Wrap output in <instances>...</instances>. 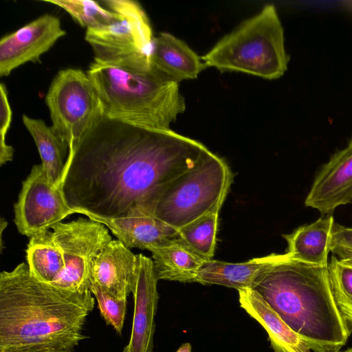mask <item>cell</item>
<instances>
[{"label": "cell", "instance_id": "8fae6325", "mask_svg": "<svg viewBox=\"0 0 352 352\" xmlns=\"http://www.w3.org/2000/svg\"><path fill=\"white\" fill-rule=\"evenodd\" d=\"M66 32L59 19L45 14L0 41V76H8L28 62H37Z\"/></svg>", "mask_w": 352, "mask_h": 352}, {"label": "cell", "instance_id": "6da1fadb", "mask_svg": "<svg viewBox=\"0 0 352 352\" xmlns=\"http://www.w3.org/2000/svg\"><path fill=\"white\" fill-rule=\"evenodd\" d=\"M210 151L170 129H144L103 116L68 153L61 190L75 213L124 218L145 210Z\"/></svg>", "mask_w": 352, "mask_h": 352}, {"label": "cell", "instance_id": "83f0119b", "mask_svg": "<svg viewBox=\"0 0 352 352\" xmlns=\"http://www.w3.org/2000/svg\"><path fill=\"white\" fill-rule=\"evenodd\" d=\"M331 252L338 259L352 257V228L334 223L331 239Z\"/></svg>", "mask_w": 352, "mask_h": 352}, {"label": "cell", "instance_id": "4dcf8cb0", "mask_svg": "<svg viewBox=\"0 0 352 352\" xmlns=\"http://www.w3.org/2000/svg\"><path fill=\"white\" fill-rule=\"evenodd\" d=\"M338 260L343 264L352 267V257Z\"/></svg>", "mask_w": 352, "mask_h": 352}, {"label": "cell", "instance_id": "2e32d148", "mask_svg": "<svg viewBox=\"0 0 352 352\" xmlns=\"http://www.w3.org/2000/svg\"><path fill=\"white\" fill-rule=\"evenodd\" d=\"M240 306L266 331L274 352H314L254 289H239Z\"/></svg>", "mask_w": 352, "mask_h": 352}, {"label": "cell", "instance_id": "9c48e42d", "mask_svg": "<svg viewBox=\"0 0 352 352\" xmlns=\"http://www.w3.org/2000/svg\"><path fill=\"white\" fill-rule=\"evenodd\" d=\"M61 250L65 269L54 283L58 287L78 291L89 287L93 261L112 240L102 223L79 218L51 228Z\"/></svg>", "mask_w": 352, "mask_h": 352}, {"label": "cell", "instance_id": "ffe728a7", "mask_svg": "<svg viewBox=\"0 0 352 352\" xmlns=\"http://www.w3.org/2000/svg\"><path fill=\"white\" fill-rule=\"evenodd\" d=\"M148 251L152 253L158 280L195 283L199 270L206 261L178 236Z\"/></svg>", "mask_w": 352, "mask_h": 352}, {"label": "cell", "instance_id": "d6986e66", "mask_svg": "<svg viewBox=\"0 0 352 352\" xmlns=\"http://www.w3.org/2000/svg\"><path fill=\"white\" fill-rule=\"evenodd\" d=\"M333 215H322L314 222L302 225L283 237L287 243L286 254L309 264L327 265L331 252Z\"/></svg>", "mask_w": 352, "mask_h": 352}, {"label": "cell", "instance_id": "cb8c5ba5", "mask_svg": "<svg viewBox=\"0 0 352 352\" xmlns=\"http://www.w3.org/2000/svg\"><path fill=\"white\" fill-rule=\"evenodd\" d=\"M333 294L347 328L352 333V267L332 255L327 264Z\"/></svg>", "mask_w": 352, "mask_h": 352}, {"label": "cell", "instance_id": "9a60e30c", "mask_svg": "<svg viewBox=\"0 0 352 352\" xmlns=\"http://www.w3.org/2000/svg\"><path fill=\"white\" fill-rule=\"evenodd\" d=\"M108 228L126 248L149 250L163 246L178 236V230L141 209L120 219L89 217Z\"/></svg>", "mask_w": 352, "mask_h": 352}, {"label": "cell", "instance_id": "30bf717a", "mask_svg": "<svg viewBox=\"0 0 352 352\" xmlns=\"http://www.w3.org/2000/svg\"><path fill=\"white\" fill-rule=\"evenodd\" d=\"M14 210L18 231L30 238L75 213L67 205L61 187L50 182L42 164L33 166L23 182Z\"/></svg>", "mask_w": 352, "mask_h": 352}, {"label": "cell", "instance_id": "44dd1931", "mask_svg": "<svg viewBox=\"0 0 352 352\" xmlns=\"http://www.w3.org/2000/svg\"><path fill=\"white\" fill-rule=\"evenodd\" d=\"M22 120L35 142L50 182L61 187L68 148L43 120L26 115L23 116Z\"/></svg>", "mask_w": 352, "mask_h": 352}, {"label": "cell", "instance_id": "f546056e", "mask_svg": "<svg viewBox=\"0 0 352 352\" xmlns=\"http://www.w3.org/2000/svg\"><path fill=\"white\" fill-rule=\"evenodd\" d=\"M192 346L189 342L182 344L175 352H191Z\"/></svg>", "mask_w": 352, "mask_h": 352}, {"label": "cell", "instance_id": "8992f818", "mask_svg": "<svg viewBox=\"0 0 352 352\" xmlns=\"http://www.w3.org/2000/svg\"><path fill=\"white\" fill-rule=\"evenodd\" d=\"M232 182L233 174L226 162L210 151L165 186L144 211L179 231L219 212Z\"/></svg>", "mask_w": 352, "mask_h": 352}, {"label": "cell", "instance_id": "5bb4252c", "mask_svg": "<svg viewBox=\"0 0 352 352\" xmlns=\"http://www.w3.org/2000/svg\"><path fill=\"white\" fill-rule=\"evenodd\" d=\"M138 266V255L119 240H111L93 261L89 280L118 298L127 299L135 286Z\"/></svg>", "mask_w": 352, "mask_h": 352}, {"label": "cell", "instance_id": "4316f807", "mask_svg": "<svg viewBox=\"0 0 352 352\" xmlns=\"http://www.w3.org/2000/svg\"><path fill=\"white\" fill-rule=\"evenodd\" d=\"M0 164L12 161L14 148L8 145L6 137L12 122V112L8 100L6 86L2 82L0 85Z\"/></svg>", "mask_w": 352, "mask_h": 352}, {"label": "cell", "instance_id": "484cf974", "mask_svg": "<svg viewBox=\"0 0 352 352\" xmlns=\"http://www.w3.org/2000/svg\"><path fill=\"white\" fill-rule=\"evenodd\" d=\"M89 287L107 324L111 325L118 335L122 336L127 310V299L113 296L91 280H89Z\"/></svg>", "mask_w": 352, "mask_h": 352}, {"label": "cell", "instance_id": "ac0fdd59", "mask_svg": "<svg viewBox=\"0 0 352 352\" xmlns=\"http://www.w3.org/2000/svg\"><path fill=\"white\" fill-rule=\"evenodd\" d=\"M280 256L271 254L239 263L206 261L199 270L195 283L219 285L236 290L252 288L255 280L275 264Z\"/></svg>", "mask_w": 352, "mask_h": 352}, {"label": "cell", "instance_id": "7402d4cb", "mask_svg": "<svg viewBox=\"0 0 352 352\" xmlns=\"http://www.w3.org/2000/svg\"><path fill=\"white\" fill-rule=\"evenodd\" d=\"M25 252L30 271L40 281L52 283L65 269L61 250L52 230L30 237Z\"/></svg>", "mask_w": 352, "mask_h": 352}, {"label": "cell", "instance_id": "4fadbf2b", "mask_svg": "<svg viewBox=\"0 0 352 352\" xmlns=\"http://www.w3.org/2000/svg\"><path fill=\"white\" fill-rule=\"evenodd\" d=\"M138 266L133 292L134 311L131 336L122 352H153L155 331V318L159 300V280L153 260L138 254Z\"/></svg>", "mask_w": 352, "mask_h": 352}, {"label": "cell", "instance_id": "e0dca14e", "mask_svg": "<svg viewBox=\"0 0 352 352\" xmlns=\"http://www.w3.org/2000/svg\"><path fill=\"white\" fill-rule=\"evenodd\" d=\"M151 61L154 69L178 83L196 78L207 67L201 56L168 32L153 38Z\"/></svg>", "mask_w": 352, "mask_h": 352}, {"label": "cell", "instance_id": "5b68a950", "mask_svg": "<svg viewBox=\"0 0 352 352\" xmlns=\"http://www.w3.org/2000/svg\"><path fill=\"white\" fill-rule=\"evenodd\" d=\"M289 58L284 30L272 4L265 6L201 56L207 67L222 72H242L267 80L283 76Z\"/></svg>", "mask_w": 352, "mask_h": 352}, {"label": "cell", "instance_id": "f1b7e54d", "mask_svg": "<svg viewBox=\"0 0 352 352\" xmlns=\"http://www.w3.org/2000/svg\"><path fill=\"white\" fill-rule=\"evenodd\" d=\"M15 352H75L74 349H31L19 351Z\"/></svg>", "mask_w": 352, "mask_h": 352}, {"label": "cell", "instance_id": "52a82bcc", "mask_svg": "<svg viewBox=\"0 0 352 352\" xmlns=\"http://www.w3.org/2000/svg\"><path fill=\"white\" fill-rule=\"evenodd\" d=\"M116 14L109 24L87 29L85 41L91 46L94 60L137 72L151 70L153 32L148 16L136 1L105 0Z\"/></svg>", "mask_w": 352, "mask_h": 352}, {"label": "cell", "instance_id": "d4e9b609", "mask_svg": "<svg viewBox=\"0 0 352 352\" xmlns=\"http://www.w3.org/2000/svg\"><path fill=\"white\" fill-rule=\"evenodd\" d=\"M68 12L80 25L87 29L100 28L112 22L116 14L90 0H49Z\"/></svg>", "mask_w": 352, "mask_h": 352}, {"label": "cell", "instance_id": "ba28073f", "mask_svg": "<svg viewBox=\"0 0 352 352\" xmlns=\"http://www.w3.org/2000/svg\"><path fill=\"white\" fill-rule=\"evenodd\" d=\"M55 133L72 152L104 116L94 86L80 69L58 72L45 97Z\"/></svg>", "mask_w": 352, "mask_h": 352}, {"label": "cell", "instance_id": "7c38bea8", "mask_svg": "<svg viewBox=\"0 0 352 352\" xmlns=\"http://www.w3.org/2000/svg\"><path fill=\"white\" fill-rule=\"evenodd\" d=\"M352 204V137L315 175L305 205L321 215H332L340 206Z\"/></svg>", "mask_w": 352, "mask_h": 352}, {"label": "cell", "instance_id": "603a6c76", "mask_svg": "<svg viewBox=\"0 0 352 352\" xmlns=\"http://www.w3.org/2000/svg\"><path fill=\"white\" fill-rule=\"evenodd\" d=\"M219 212L211 214L182 228L178 237L206 261L212 260L215 245Z\"/></svg>", "mask_w": 352, "mask_h": 352}, {"label": "cell", "instance_id": "3957f363", "mask_svg": "<svg viewBox=\"0 0 352 352\" xmlns=\"http://www.w3.org/2000/svg\"><path fill=\"white\" fill-rule=\"evenodd\" d=\"M256 290L314 352H340L351 335L336 305L327 265L282 254L254 283Z\"/></svg>", "mask_w": 352, "mask_h": 352}, {"label": "cell", "instance_id": "1f68e13d", "mask_svg": "<svg viewBox=\"0 0 352 352\" xmlns=\"http://www.w3.org/2000/svg\"><path fill=\"white\" fill-rule=\"evenodd\" d=\"M340 352H352V347H349L344 351H340Z\"/></svg>", "mask_w": 352, "mask_h": 352}, {"label": "cell", "instance_id": "277c9868", "mask_svg": "<svg viewBox=\"0 0 352 352\" xmlns=\"http://www.w3.org/2000/svg\"><path fill=\"white\" fill-rule=\"evenodd\" d=\"M87 74L108 118L167 131L186 109L179 83L153 67L137 72L94 60Z\"/></svg>", "mask_w": 352, "mask_h": 352}, {"label": "cell", "instance_id": "7a4b0ae2", "mask_svg": "<svg viewBox=\"0 0 352 352\" xmlns=\"http://www.w3.org/2000/svg\"><path fill=\"white\" fill-rule=\"evenodd\" d=\"M95 297L40 281L21 263L0 274V352L74 349L84 333Z\"/></svg>", "mask_w": 352, "mask_h": 352}]
</instances>
